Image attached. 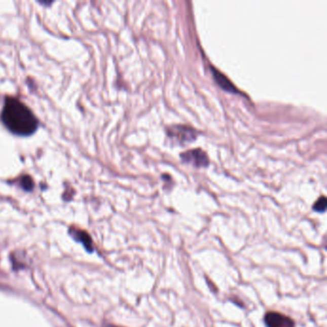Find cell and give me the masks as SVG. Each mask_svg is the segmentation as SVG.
I'll use <instances>...</instances> for the list:
<instances>
[{"instance_id": "6da1fadb", "label": "cell", "mask_w": 327, "mask_h": 327, "mask_svg": "<svg viewBox=\"0 0 327 327\" xmlns=\"http://www.w3.org/2000/svg\"><path fill=\"white\" fill-rule=\"evenodd\" d=\"M1 117L8 130L18 135H30L35 133L39 126L30 108L16 98H6Z\"/></svg>"}, {"instance_id": "7a4b0ae2", "label": "cell", "mask_w": 327, "mask_h": 327, "mask_svg": "<svg viewBox=\"0 0 327 327\" xmlns=\"http://www.w3.org/2000/svg\"><path fill=\"white\" fill-rule=\"evenodd\" d=\"M167 136L175 145L185 146L197 139V131L186 125H173L166 129Z\"/></svg>"}, {"instance_id": "3957f363", "label": "cell", "mask_w": 327, "mask_h": 327, "mask_svg": "<svg viewBox=\"0 0 327 327\" xmlns=\"http://www.w3.org/2000/svg\"><path fill=\"white\" fill-rule=\"evenodd\" d=\"M180 159L183 162L191 164L196 168H202V167H207L209 164V159L205 152L202 149H192V150L186 151L180 154Z\"/></svg>"}, {"instance_id": "277c9868", "label": "cell", "mask_w": 327, "mask_h": 327, "mask_svg": "<svg viewBox=\"0 0 327 327\" xmlns=\"http://www.w3.org/2000/svg\"><path fill=\"white\" fill-rule=\"evenodd\" d=\"M267 327H296L295 321L278 312H268L265 315Z\"/></svg>"}, {"instance_id": "5b68a950", "label": "cell", "mask_w": 327, "mask_h": 327, "mask_svg": "<svg viewBox=\"0 0 327 327\" xmlns=\"http://www.w3.org/2000/svg\"><path fill=\"white\" fill-rule=\"evenodd\" d=\"M211 71L213 72V76L214 79L217 82V84L221 87L222 89L226 91L229 92H232V93H239L240 91L237 90V89L232 85V83L230 82V80L228 79L224 74H222L221 72L216 70L215 68H212Z\"/></svg>"}, {"instance_id": "8992f818", "label": "cell", "mask_w": 327, "mask_h": 327, "mask_svg": "<svg viewBox=\"0 0 327 327\" xmlns=\"http://www.w3.org/2000/svg\"><path fill=\"white\" fill-rule=\"evenodd\" d=\"M73 235L75 236V238L79 239L80 241L85 245V247L88 248L89 250H91L92 249V242H91V239L88 235V233L84 232V231H81V230H76L75 233H73Z\"/></svg>"}, {"instance_id": "52a82bcc", "label": "cell", "mask_w": 327, "mask_h": 327, "mask_svg": "<svg viewBox=\"0 0 327 327\" xmlns=\"http://www.w3.org/2000/svg\"><path fill=\"white\" fill-rule=\"evenodd\" d=\"M326 198L322 196L321 198H319L318 201L315 203L313 208L317 212H323L326 209Z\"/></svg>"}, {"instance_id": "ba28073f", "label": "cell", "mask_w": 327, "mask_h": 327, "mask_svg": "<svg viewBox=\"0 0 327 327\" xmlns=\"http://www.w3.org/2000/svg\"><path fill=\"white\" fill-rule=\"evenodd\" d=\"M20 185L23 187V189H25L26 191H30L33 189V180L32 178L29 177V176H23L21 177V181H20Z\"/></svg>"}, {"instance_id": "9c48e42d", "label": "cell", "mask_w": 327, "mask_h": 327, "mask_svg": "<svg viewBox=\"0 0 327 327\" xmlns=\"http://www.w3.org/2000/svg\"><path fill=\"white\" fill-rule=\"evenodd\" d=\"M106 327H116V326H115V325H106Z\"/></svg>"}]
</instances>
